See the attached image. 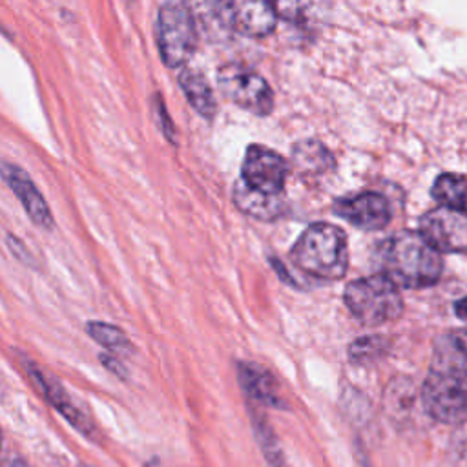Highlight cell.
Returning a JSON list of instances; mask_svg holds the SVG:
<instances>
[{"label":"cell","mask_w":467,"mask_h":467,"mask_svg":"<svg viewBox=\"0 0 467 467\" xmlns=\"http://www.w3.org/2000/svg\"><path fill=\"white\" fill-rule=\"evenodd\" d=\"M421 403L436 421L449 425L467 421V348L460 339L452 336L438 339L421 387Z\"/></svg>","instance_id":"cell-1"},{"label":"cell","mask_w":467,"mask_h":467,"mask_svg":"<svg viewBox=\"0 0 467 467\" xmlns=\"http://www.w3.org/2000/svg\"><path fill=\"white\" fill-rule=\"evenodd\" d=\"M286 175L288 162L277 151L261 144L246 148L241 164V181L250 188L268 195H281Z\"/></svg>","instance_id":"cell-7"},{"label":"cell","mask_w":467,"mask_h":467,"mask_svg":"<svg viewBox=\"0 0 467 467\" xmlns=\"http://www.w3.org/2000/svg\"><path fill=\"white\" fill-rule=\"evenodd\" d=\"M217 86L221 93L235 106L265 117L274 109V91L265 77L254 69L228 62L217 69Z\"/></svg>","instance_id":"cell-6"},{"label":"cell","mask_w":467,"mask_h":467,"mask_svg":"<svg viewBox=\"0 0 467 467\" xmlns=\"http://www.w3.org/2000/svg\"><path fill=\"white\" fill-rule=\"evenodd\" d=\"M86 330L99 345H102L106 348L122 350V348L131 347L126 334L115 325H108V323H102V321H89L86 325Z\"/></svg>","instance_id":"cell-19"},{"label":"cell","mask_w":467,"mask_h":467,"mask_svg":"<svg viewBox=\"0 0 467 467\" xmlns=\"http://www.w3.org/2000/svg\"><path fill=\"white\" fill-rule=\"evenodd\" d=\"M454 312H456V316H458V317L467 319V297H463V299H460V301L456 303Z\"/></svg>","instance_id":"cell-22"},{"label":"cell","mask_w":467,"mask_h":467,"mask_svg":"<svg viewBox=\"0 0 467 467\" xmlns=\"http://www.w3.org/2000/svg\"><path fill=\"white\" fill-rule=\"evenodd\" d=\"M82 467H91V465H82Z\"/></svg>","instance_id":"cell-23"},{"label":"cell","mask_w":467,"mask_h":467,"mask_svg":"<svg viewBox=\"0 0 467 467\" xmlns=\"http://www.w3.org/2000/svg\"><path fill=\"white\" fill-rule=\"evenodd\" d=\"M2 175H4L5 182L11 186L13 193L22 202V206H24L26 213L31 217V221L40 228H46V230L53 228L51 210H49L46 199L40 195L35 182L27 177V173L20 166L4 161Z\"/></svg>","instance_id":"cell-11"},{"label":"cell","mask_w":467,"mask_h":467,"mask_svg":"<svg viewBox=\"0 0 467 467\" xmlns=\"http://www.w3.org/2000/svg\"><path fill=\"white\" fill-rule=\"evenodd\" d=\"M383 274L405 288H425L441 275V255L420 232H398L381 246Z\"/></svg>","instance_id":"cell-2"},{"label":"cell","mask_w":467,"mask_h":467,"mask_svg":"<svg viewBox=\"0 0 467 467\" xmlns=\"http://www.w3.org/2000/svg\"><path fill=\"white\" fill-rule=\"evenodd\" d=\"M334 212L354 224L356 228L374 232L381 230L390 221V204L378 192H363L334 202Z\"/></svg>","instance_id":"cell-10"},{"label":"cell","mask_w":467,"mask_h":467,"mask_svg":"<svg viewBox=\"0 0 467 467\" xmlns=\"http://www.w3.org/2000/svg\"><path fill=\"white\" fill-rule=\"evenodd\" d=\"M26 368L27 372L31 374V378L35 379V383L40 387V390L44 392V396L49 400V403L71 423L75 425L80 432L91 436L95 427L91 425V421L88 420V416H84L80 412V409H77V405L73 403V400L67 396V392L64 390V387L55 381L53 378H49L44 370H40L35 363L27 361L26 363Z\"/></svg>","instance_id":"cell-12"},{"label":"cell","mask_w":467,"mask_h":467,"mask_svg":"<svg viewBox=\"0 0 467 467\" xmlns=\"http://www.w3.org/2000/svg\"><path fill=\"white\" fill-rule=\"evenodd\" d=\"M432 197L452 212L467 215V177L458 173H441L431 190Z\"/></svg>","instance_id":"cell-17"},{"label":"cell","mask_w":467,"mask_h":467,"mask_svg":"<svg viewBox=\"0 0 467 467\" xmlns=\"http://www.w3.org/2000/svg\"><path fill=\"white\" fill-rule=\"evenodd\" d=\"M420 234L438 252L467 250V215L449 208H434L421 215Z\"/></svg>","instance_id":"cell-8"},{"label":"cell","mask_w":467,"mask_h":467,"mask_svg":"<svg viewBox=\"0 0 467 467\" xmlns=\"http://www.w3.org/2000/svg\"><path fill=\"white\" fill-rule=\"evenodd\" d=\"M155 113H157V120H159V126H161V131L173 142L175 140V137H173V128H171V122H170V119H168V115H166V109H164V104H162V100H157L155 102Z\"/></svg>","instance_id":"cell-21"},{"label":"cell","mask_w":467,"mask_h":467,"mask_svg":"<svg viewBox=\"0 0 467 467\" xmlns=\"http://www.w3.org/2000/svg\"><path fill=\"white\" fill-rule=\"evenodd\" d=\"M177 80H179L181 91L184 93L190 106L201 117L212 119L217 111V104H215V95H213L208 80L204 78V75L197 69H182L179 73Z\"/></svg>","instance_id":"cell-16"},{"label":"cell","mask_w":467,"mask_h":467,"mask_svg":"<svg viewBox=\"0 0 467 467\" xmlns=\"http://www.w3.org/2000/svg\"><path fill=\"white\" fill-rule=\"evenodd\" d=\"M292 164L301 175L317 177L334 168V157L323 142L314 139H305L294 144Z\"/></svg>","instance_id":"cell-15"},{"label":"cell","mask_w":467,"mask_h":467,"mask_svg":"<svg viewBox=\"0 0 467 467\" xmlns=\"http://www.w3.org/2000/svg\"><path fill=\"white\" fill-rule=\"evenodd\" d=\"M155 38L162 62L179 67L188 62L197 47V24L188 4L164 2L157 9Z\"/></svg>","instance_id":"cell-5"},{"label":"cell","mask_w":467,"mask_h":467,"mask_svg":"<svg viewBox=\"0 0 467 467\" xmlns=\"http://www.w3.org/2000/svg\"><path fill=\"white\" fill-rule=\"evenodd\" d=\"M234 204L248 217L257 221H274L286 212V202L281 195H268L250 188L244 181H237L232 192Z\"/></svg>","instance_id":"cell-13"},{"label":"cell","mask_w":467,"mask_h":467,"mask_svg":"<svg viewBox=\"0 0 467 467\" xmlns=\"http://www.w3.org/2000/svg\"><path fill=\"white\" fill-rule=\"evenodd\" d=\"M294 263L312 277L336 281L347 274L348 248L347 235L330 223L306 226L292 246Z\"/></svg>","instance_id":"cell-3"},{"label":"cell","mask_w":467,"mask_h":467,"mask_svg":"<svg viewBox=\"0 0 467 467\" xmlns=\"http://www.w3.org/2000/svg\"><path fill=\"white\" fill-rule=\"evenodd\" d=\"M221 18L246 36H266L277 24L275 4L259 0H237L217 4Z\"/></svg>","instance_id":"cell-9"},{"label":"cell","mask_w":467,"mask_h":467,"mask_svg":"<svg viewBox=\"0 0 467 467\" xmlns=\"http://www.w3.org/2000/svg\"><path fill=\"white\" fill-rule=\"evenodd\" d=\"M343 299L350 314L368 327L394 321L403 312V299L398 285L392 283L385 274H376L348 283Z\"/></svg>","instance_id":"cell-4"},{"label":"cell","mask_w":467,"mask_h":467,"mask_svg":"<svg viewBox=\"0 0 467 467\" xmlns=\"http://www.w3.org/2000/svg\"><path fill=\"white\" fill-rule=\"evenodd\" d=\"M389 350V341L381 336L359 337L348 347V358L354 363H370L379 359Z\"/></svg>","instance_id":"cell-18"},{"label":"cell","mask_w":467,"mask_h":467,"mask_svg":"<svg viewBox=\"0 0 467 467\" xmlns=\"http://www.w3.org/2000/svg\"><path fill=\"white\" fill-rule=\"evenodd\" d=\"M254 423H255V434H257L261 451H263L265 458L268 460V463L272 467H286L285 458H283L281 449H279V443H277L275 436L272 434L270 427L265 423V420H255Z\"/></svg>","instance_id":"cell-20"},{"label":"cell","mask_w":467,"mask_h":467,"mask_svg":"<svg viewBox=\"0 0 467 467\" xmlns=\"http://www.w3.org/2000/svg\"><path fill=\"white\" fill-rule=\"evenodd\" d=\"M237 374H239V381H241L244 392L252 400H255L266 407H274V409L285 407V403L279 396V390H277V383H275L274 376L265 367H261L257 363L243 361L237 367Z\"/></svg>","instance_id":"cell-14"}]
</instances>
